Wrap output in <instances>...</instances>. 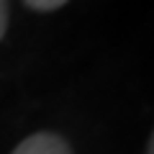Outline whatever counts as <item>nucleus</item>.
<instances>
[{
    "label": "nucleus",
    "instance_id": "nucleus-1",
    "mask_svg": "<svg viewBox=\"0 0 154 154\" xmlns=\"http://www.w3.org/2000/svg\"><path fill=\"white\" fill-rule=\"evenodd\" d=\"M13 154H72V152L64 139H59L57 134L41 131V134H33V136L23 139L13 149Z\"/></svg>",
    "mask_w": 154,
    "mask_h": 154
},
{
    "label": "nucleus",
    "instance_id": "nucleus-2",
    "mask_svg": "<svg viewBox=\"0 0 154 154\" xmlns=\"http://www.w3.org/2000/svg\"><path fill=\"white\" fill-rule=\"evenodd\" d=\"M67 0H26V5H31L33 11H44V13H49V11H57V8H62Z\"/></svg>",
    "mask_w": 154,
    "mask_h": 154
},
{
    "label": "nucleus",
    "instance_id": "nucleus-3",
    "mask_svg": "<svg viewBox=\"0 0 154 154\" xmlns=\"http://www.w3.org/2000/svg\"><path fill=\"white\" fill-rule=\"evenodd\" d=\"M8 28V0H0V38L5 36Z\"/></svg>",
    "mask_w": 154,
    "mask_h": 154
}]
</instances>
